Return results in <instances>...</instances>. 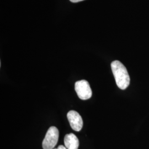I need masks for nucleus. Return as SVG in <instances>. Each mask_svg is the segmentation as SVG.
Returning <instances> with one entry per match:
<instances>
[{
	"label": "nucleus",
	"instance_id": "39448f33",
	"mask_svg": "<svg viewBox=\"0 0 149 149\" xmlns=\"http://www.w3.org/2000/svg\"><path fill=\"white\" fill-rule=\"evenodd\" d=\"M64 144L67 149H78L79 140L74 134H68L64 138Z\"/></svg>",
	"mask_w": 149,
	"mask_h": 149
},
{
	"label": "nucleus",
	"instance_id": "f03ea898",
	"mask_svg": "<svg viewBox=\"0 0 149 149\" xmlns=\"http://www.w3.org/2000/svg\"><path fill=\"white\" fill-rule=\"evenodd\" d=\"M59 132L55 127H51L48 129L42 143L43 149H54L59 139Z\"/></svg>",
	"mask_w": 149,
	"mask_h": 149
},
{
	"label": "nucleus",
	"instance_id": "423d86ee",
	"mask_svg": "<svg viewBox=\"0 0 149 149\" xmlns=\"http://www.w3.org/2000/svg\"><path fill=\"white\" fill-rule=\"evenodd\" d=\"M54 149H67V148L65 146H63V145H60L57 148Z\"/></svg>",
	"mask_w": 149,
	"mask_h": 149
},
{
	"label": "nucleus",
	"instance_id": "0eeeda50",
	"mask_svg": "<svg viewBox=\"0 0 149 149\" xmlns=\"http://www.w3.org/2000/svg\"><path fill=\"white\" fill-rule=\"evenodd\" d=\"M71 2H74V3H76V2H79L80 1H84V0H70Z\"/></svg>",
	"mask_w": 149,
	"mask_h": 149
},
{
	"label": "nucleus",
	"instance_id": "20e7f679",
	"mask_svg": "<svg viewBox=\"0 0 149 149\" xmlns=\"http://www.w3.org/2000/svg\"><path fill=\"white\" fill-rule=\"evenodd\" d=\"M67 117L71 128L76 132H80L83 127V120L79 113L74 111L68 113Z\"/></svg>",
	"mask_w": 149,
	"mask_h": 149
},
{
	"label": "nucleus",
	"instance_id": "7ed1b4c3",
	"mask_svg": "<svg viewBox=\"0 0 149 149\" xmlns=\"http://www.w3.org/2000/svg\"><path fill=\"white\" fill-rule=\"evenodd\" d=\"M74 90L81 100H86L90 99L92 95L90 86L86 80H80L74 84Z\"/></svg>",
	"mask_w": 149,
	"mask_h": 149
},
{
	"label": "nucleus",
	"instance_id": "f257e3e1",
	"mask_svg": "<svg viewBox=\"0 0 149 149\" xmlns=\"http://www.w3.org/2000/svg\"><path fill=\"white\" fill-rule=\"evenodd\" d=\"M111 69L118 87L125 90L130 84V77L125 66L119 61L115 60L111 63Z\"/></svg>",
	"mask_w": 149,
	"mask_h": 149
}]
</instances>
